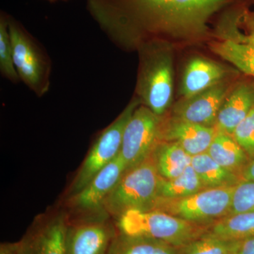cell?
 I'll list each match as a JSON object with an SVG mask.
<instances>
[{
  "label": "cell",
  "mask_w": 254,
  "mask_h": 254,
  "mask_svg": "<svg viewBox=\"0 0 254 254\" xmlns=\"http://www.w3.org/2000/svg\"><path fill=\"white\" fill-rule=\"evenodd\" d=\"M0 254H23L16 243H3L0 246Z\"/></svg>",
  "instance_id": "28"
},
{
  "label": "cell",
  "mask_w": 254,
  "mask_h": 254,
  "mask_svg": "<svg viewBox=\"0 0 254 254\" xmlns=\"http://www.w3.org/2000/svg\"><path fill=\"white\" fill-rule=\"evenodd\" d=\"M250 211H254V181H242L234 190L229 215Z\"/></svg>",
  "instance_id": "25"
},
{
  "label": "cell",
  "mask_w": 254,
  "mask_h": 254,
  "mask_svg": "<svg viewBox=\"0 0 254 254\" xmlns=\"http://www.w3.org/2000/svg\"><path fill=\"white\" fill-rule=\"evenodd\" d=\"M215 133V127L189 123L165 115L161 117L159 139L160 142L178 143L193 157L208 151Z\"/></svg>",
  "instance_id": "13"
},
{
  "label": "cell",
  "mask_w": 254,
  "mask_h": 254,
  "mask_svg": "<svg viewBox=\"0 0 254 254\" xmlns=\"http://www.w3.org/2000/svg\"><path fill=\"white\" fill-rule=\"evenodd\" d=\"M212 51L233 64L246 75L254 78V48L232 40L213 42Z\"/></svg>",
  "instance_id": "22"
},
{
  "label": "cell",
  "mask_w": 254,
  "mask_h": 254,
  "mask_svg": "<svg viewBox=\"0 0 254 254\" xmlns=\"http://www.w3.org/2000/svg\"><path fill=\"white\" fill-rule=\"evenodd\" d=\"M177 247L161 241L117 234L107 254H177Z\"/></svg>",
  "instance_id": "19"
},
{
  "label": "cell",
  "mask_w": 254,
  "mask_h": 254,
  "mask_svg": "<svg viewBox=\"0 0 254 254\" xmlns=\"http://www.w3.org/2000/svg\"><path fill=\"white\" fill-rule=\"evenodd\" d=\"M126 170V165L120 153L81 190L70 195L68 206L80 213L103 211L105 200Z\"/></svg>",
  "instance_id": "9"
},
{
  "label": "cell",
  "mask_w": 254,
  "mask_h": 254,
  "mask_svg": "<svg viewBox=\"0 0 254 254\" xmlns=\"http://www.w3.org/2000/svg\"><path fill=\"white\" fill-rule=\"evenodd\" d=\"M0 73L3 78L14 84L21 81L15 67L13 58L8 14L4 12H1L0 16Z\"/></svg>",
  "instance_id": "24"
},
{
  "label": "cell",
  "mask_w": 254,
  "mask_h": 254,
  "mask_svg": "<svg viewBox=\"0 0 254 254\" xmlns=\"http://www.w3.org/2000/svg\"><path fill=\"white\" fill-rule=\"evenodd\" d=\"M43 1H48L50 3L58 2V1H69V0H43Z\"/></svg>",
  "instance_id": "31"
},
{
  "label": "cell",
  "mask_w": 254,
  "mask_h": 254,
  "mask_svg": "<svg viewBox=\"0 0 254 254\" xmlns=\"http://www.w3.org/2000/svg\"><path fill=\"white\" fill-rule=\"evenodd\" d=\"M203 190L205 188L203 183L190 165L183 173L175 178L166 180L161 177L159 182L157 198L177 199Z\"/></svg>",
  "instance_id": "21"
},
{
  "label": "cell",
  "mask_w": 254,
  "mask_h": 254,
  "mask_svg": "<svg viewBox=\"0 0 254 254\" xmlns=\"http://www.w3.org/2000/svg\"><path fill=\"white\" fill-rule=\"evenodd\" d=\"M160 178L150 155L125 171L105 200L103 212L118 218L128 210H148L156 199Z\"/></svg>",
  "instance_id": "5"
},
{
  "label": "cell",
  "mask_w": 254,
  "mask_h": 254,
  "mask_svg": "<svg viewBox=\"0 0 254 254\" xmlns=\"http://www.w3.org/2000/svg\"><path fill=\"white\" fill-rule=\"evenodd\" d=\"M140 105L139 100L133 96L118 118L100 133L73 180L70 195L81 190L120 155L127 123Z\"/></svg>",
  "instance_id": "7"
},
{
  "label": "cell",
  "mask_w": 254,
  "mask_h": 254,
  "mask_svg": "<svg viewBox=\"0 0 254 254\" xmlns=\"http://www.w3.org/2000/svg\"><path fill=\"white\" fill-rule=\"evenodd\" d=\"M254 107V86L241 83L230 90L222 103L215 125L217 131L232 135Z\"/></svg>",
  "instance_id": "14"
},
{
  "label": "cell",
  "mask_w": 254,
  "mask_h": 254,
  "mask_svg": "<svg viewBox=\"0 0 254 254\" xmlns=\"http://www.w3.org/2000/svg\"><path fill=\"white\" fill-rule=\"evenodd\" d=\"M242 242L229 240L207 232L177 249V254H229L240 250Z\"/></svg>",
  "instance_id": "23"
},
{
  "label": "cell",
  "mask_w": 254,
  "mask_h": 254,
  "mask_svg": "<svg viewBox=\"0 0 254 254\" xmlns=\"http://www.w3.org/2000/svg\"><path fill=\"white\" fill-rule=\"evenodd\" d=\"M209 233L229 240L244 242L254 237V211L229 215L210 225Z\"/></svg>",
  "instance_id": "20"
},
{
  "label": "cell",
  "mask_w": 254,
  "mask_h": 254,
  "mask_svg": "<svg viewBox=\"0 0 254 254\" xmlns=\"http://www.w3.org/2000/svg\"><path fill=\"white\" fill-rule=\"evenodd\" d=\"M230 91V84L222 81L198 94L182 98L174 105L170 115L189 123L214 127L220 108Z\"/></svg>",
  "instance_id": "10"
},
{
  "label": "cell",
  "mask_w": 254,
  "mask_h": 254,
  "mask_svg": "<svg viewBox=\"0 0 254 254\" xmlns=\"http://www.w3.org/2000/svg\"><path fill=\"white\" fill-rule=\"evenodd\" d=\"M105 217H96L69 224L66 236V254H107L117 235Z\"/></svg>",
  "instance_id": "12"
},
{
  "label": "cell",
  "mask_w": 254,
  "mask_h": 254,
  "mask_svg": "<svg viewBox=\"0 0 254 254\" xmlns=\"http://www.w3.org/2000/svg\"><path fill=\"white\" fill-rule=\"evenodd\" d=\"M235 187L205 189L177 199L157 198L146 210L165 212L187 221L210 225L230 214Z\"/></svg>",
  "instance_id": "6"
},
{
  "label": "cell",
  "mask_w": 254,
  "mask_h": 254,
  "mask_svg": "<svg viewBox=\"0 0 254 254\" xmlns=\"http://www.w3.org/2000/svg\"><path fill=\"white\" fill-rule=\"evenodd\" d=\"M190 165L205 189L235 187L242 182L240 176L219 165L207 152L192 157Z\"/></svg>",
  "instance_id": "18"
},
{
  "label": "cell",
  "mask_w": 254,
  "mask_h": 254,
  "mask_svg": "<svg viewBox=\"0 0 254 254\" xmlns=\"http://www.w3.org/2000/svg\"><path fill=\"white\" fill-rule=\"evenodd\" d=\"M207 153L219 165L240 177L251 161L232 135L217 130Z\"/></svg>",
  "instance_id": "16"
},
{
  "label": "cell",
  "mask_w": 254,
  "mask_h": 254,
  "mask_svg": "<svg viewBox=\"0 0 254 254\" xmlns=\"http://www.w3.org/2000/svg\"><path fill=\"white\" fill-rule=\"evenodd\" d=\"M238 252H239V251H238ZM238 252H233V253H230L229 254H239Z\"/></svg>",
  "instance_id": "32"
},
{
  "label": "cell",
  "mask_w": 254,
  "mask_h": 254,
  "mask_svg": "<svg viewBox=\"0 0 254 254\" xmlns=\"http://www.w3.org/2000/svg\"><path fill=\"white\" fill-rule=\"evenodd\" d=\"M118 227L124 235L153 239L180 248L206 234L210 225L158 210H131L118 218Z\"/></svg>",
  "instance_id": "3"
},
{
  "label": "cell",
  "mask_w": 254,
  "mask_h": 254,
  "mask_svg": "<svg viewBox=\"0 0 254 254\" xmlns=\"http://www.w3.org/2000/svg\"><path fill=\"white\" fill-rule=\"evenodd\" d=\"M151 156L159 175L166 180L179 176L191 165L192 156L175 142H159Z\"/></svg>",
  "instance_id": "17"
},
{
  "label": "cell",
  "mask_w": 254,
  "mask_h": 254,
  "mask_svg": "<svg viewBox=\"0 0 254 254\" xmlns=\"http://www.w3.org/2000/svg\"><path fill=\"white\" fill-rule=\"evenodd\" d=\"M237 0H86L91 17L120 49L146 42L200 38L218 11Z\"/></svg>",
  "instance_id": "1"
},
{
  "label": "cell",
  "mask_w": 254,
  "mask_h": 254,
  "mask_svg": "<svg viewBox=\"0 0 254 254\" xmlns=\"http://www.w3.org/2000/svg\"><path fill=\"white\" fill-rule=\"evenodd\" d=\"M160 122L161 117L143 105L135 110L124 132L120 150L127 170L144 161L153 153L160 142Z\"/></svg>",
  "instance_id": "8"
},
{
  "label": "cell",
  "mask_w": 254,
  "mask_h": 254,
  "mask_svg": "<svg viewBox=\"0 0 254 254\" xmlns=\"http://www.w3.org/2000/svg\"><path fill=\"white\" fill-rule=\"evenodd\" d=\"M8 25L15 67L20 81L36 96H44L51 86L52 63L49 55L38 40L9 15Z\"/></svg>",
  "instance_id": "4"
},
{
  "label": "cell",
  "mask_w": 254,
  "mask_h": 254,
  "mask_svg": "<svg viewBox=\"0 0 254 254\" xmlns=\"http://www.w3.org/2000/svg\"><path fill=\"white\" fill-rule=\"evenodd\" d=\"M250 160L254 159V107L232 134Z\"/></svg>",
  "instance_id": "27"
},
{
  "label": "cell",
  "mask_w": 254,
  "mask_h": 254,
  "mask_svg": "<svg viewBox=\"0 0 254 254\" xmlns=\"http://www.w3.org/2000/svg\"><path fill=\"white\" fill-rule=\"evenodd\" d=\"M137 51L139 65L134 96L141 105L163 117L173 103V52L161 40L146 42Z\"/></svg>",
  "instance_id": "2"
},
{
  "label": "cell",
  "mask_w": 254,
  "mask_h": 254,
  "mask_svg": "<svg viewBox=\"0 0 254 254\" xmlns=\"http://www.w3.org/2000/svg\"><path fill=\"white\" fill-rule=\"evenodd\" d=\"M239 254H254V237L242 242Z\"/></svg>",
  "instance_id": "30"
},
{
  "label": "cell",
  "mask_w": 254,
  "mask_h": 254,
  "mask_svg": "<svg viewBox=\"0 0 254 254\" xmlns=\"http://www.w3.org/2000/svg\"><path fill=\"white\" fill-rule=\"evenodd\" d=\"M222 38L243 43L254 48V33L245 35L241 33L237 25V10L232 9L224 14L219 24Z\"/></svg>",
  "instance_id": "26"
},
{
  "label": "cell",
  "mask_w": 254,
  "mask_h": 254,
  "mask_svg": "<svg viewBox=\"0 0 254 254\" xmlns=\"http://www.w3.org/2000/svg\"><path fill=\"white\" fill-rule=\"evenodd\" d=\"M242 181H254V159L251 160L241 174Z\"/></svg>",
  "instance_id": "29"
},
{
  "label": "cell",
  "mask_w": 254,
  "mask_h": 254,
  "mask_svg": "<svg viewBox=\"0 0 254 254\" xmlns=\"http://www.w3.org/2000/svg\"><path fill=\"white\" fill-rule=\"evenodd\" d=\"M69 225L66 214H55L42 219L17 242L23 254H66Z\"/></svg>",
  "instance_id": "11"
},
{
  "label": "cell",
  "mask_w": 254,
  "mask_h": 254,
  "mask_svg": "<svg viewBox=\"0 0 254 254\" xmlns=\"http://www.w3.org/2000/svg\"><path fill=\"white\" fill-rule=\"evenodd\" d=\"M226 73L220 64L205 58H193L187 63L182 76V98H190L215 86L224 81Z\"/></svg>",
  "instance_id": "15"
}]
</instances>
